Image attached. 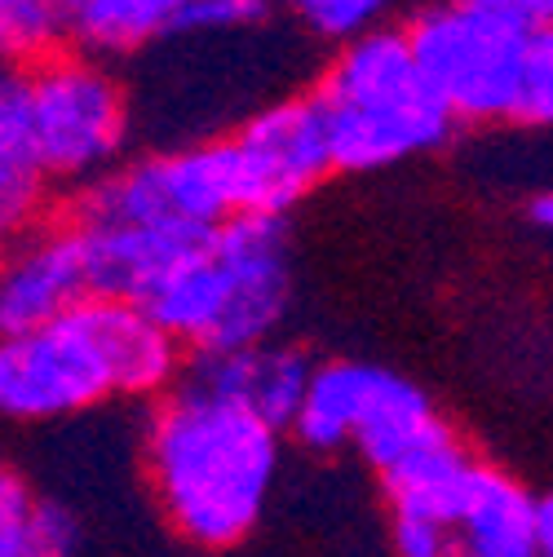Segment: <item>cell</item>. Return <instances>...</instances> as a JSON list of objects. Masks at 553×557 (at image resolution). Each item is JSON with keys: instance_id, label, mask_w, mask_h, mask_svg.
Segmentation results:
<instances>
[{"instance_id": "cell-1", "label": "cell", "mask_w": 553, "mask_h": 557, "mask_svg": "<svg viewBox=\"0 0 553 557\" xmlns=\"http://www.w3.org/2000/svg\"><path fill=\"white\" fill-rule=\"evenodd\" d=\"M143 465L169 531L222 553L261 527L284 469V434L186 376L151 411Z\"/></svg>"}, {"instance_id": "cell-2", "label": "cell", "mask_w": 553, "mask_h": 557, "mask_svg": "<svg viewBox=\"0 0 553 557\" xmlns=\"http://www.w3.org/2000/svg\"><path fill=\"white\" fill-rule=\"evenodd\" d=\"M147 310L195 359L280 341L293 310L288 218H231L164 278Z\"/></svg>"}, {"instance_id": "cell-3", "label": "cell", "mask_w": 553, "mask_h": 557, "mask_svg": "<svg viewBox=\"0 0 553 557\" xmlns=\"http://www.w3.org/2000/svg\"><path fill=\"white\" fill-rule=\"evenodd\" d=\"M336 173H377L447 147L452 111L426 81L403 27L341 45L315 85Z\"/></svg>"}, {"instance_id": "cell-4", "label": "cell", "mask_w": 553, "mask_h": 557, "mask_svg": "<svg viewBox=\"0 0 553 557\" xmlns=\"http://www.w3.org/2000/svg\"><path fill=\"white\" fill-rule=\"evenodd\" d=\"M27 102L49 186L85 190L124 164L133 111L111 62L62 45L27 66Z\"/></svg>"}, {"instance_id": "cell-5", "label": "cell", "mask_w": 553, "mask_h": 557, "mask_svg": "<svg viewBox=\"0 0 553 557\" xmlns=\"http://www.w3.org/2000/svg\"><path fill=\"white\" fill-rule=\"evenodd\" d=\"M66 218L81 226L213 235L218 226L239 218V182L226 137L124 160L102 182L76 190V203Z\"/></svg>"}, {"instance_id": "cell-6", "label": "cell", "mask_w": 553, "mask_h": 557, "mask_svg": "<svg viewBox=\"0 0 553 557\" xmlns=\"http://www.w3.org/2000/svg\"><path fill=\"white\" fill-rule=\"evenodd\" d=\"M403 32L426 81L434 85L456 124L518 120L531 58V36L523 27L474 5V0H439Z\"/></svg>"}, {"instance_id": "cell-7", "label": "cell", "mask_w": 553, "mask_h": 557, "mask_svg": "<svg viewBox=\"0 0 553 557\" xmlns=\"http://www.w3.org/2000/svg\"><path fill=\"white\" fill-rule=\"evenodd\" d=\"M107 398H115V376L89 319V301L40 332L0 336V416L5 421L49 425L85 416Z\"/></svg>"}, {"instance_id": "cell-8", "label": "cell", "mask_w": 553, "mask_h": 557, "mask_svg": "<svg viewBox=\"0 0 553 557\" xmlns=\"http://www.w3.org/2000/svg\"><path fill=\"white\" fill-rule=\"evenodd\" d=\"M226 147L239 182V213L288 218L336 173L315 94L266 102L235 133H226Z\"/></svg>"}, {"instance_id": "cell-9", "label": "cell", "mask_w": 553, "mask_h": 557, "mask_svg": "<svg viewBox=\"0 0 553 557\" xmlns=\"http://www.w3.org/2000/svg\"><path fill=\"white\" fill-rule=\"evenodd\" d=\"M85 248L72 222H36L0 248V336L40 332L89 301Z\"/></svg>"}, {"instance_id": "cell-10", "label": "cell", "mask_w": 553, "mask_h": 557, "mask_svg": "<svg viewBox=\"0 0 553 557\" xmlns=\"http://www.w3.org/2000/svg\"><path fill=\"white\" fill-rule=\"evenodd\" d=\"M456 438L452 425L434 398L390 368L364 363V385H359V407H355V434L351 447L385 478L390 469L417 460L421 451Z\"/></svg>"}, {"instance_id": "cell-11", "label": "cell", "mask_w": 553, "mask_h": 557, "mask_svg": "<svg viewBox=\"0 0 553 557\" xmlns=\"http://www.w3.org/2000/svg\"><path fill=\"white\" fill-rule=\"evenodd\" d=\"M186 376L209 394L226 398L231 407L266 421L270 430L288 434L302 411V398L310 389L315 363L288 341H266V345H248V350H231V355L191 359Z\"/></svg>"}, {"instance_id": "cell-12", "label": "cell", "mask_w": 553, "mask_h": 557, "mask_svg": "<svg viewBox=\"0 0 553 557\" xmlns=\"http://www.w3.org/2000/svg\"><path fill=\"white\" fill-rule=\"evenodd\" d=\"M72 226L85 248L89 293L102 301H133V306H147L164 278L209 239V235L147 231V226H81V222Z\"/></svg>"}, {"instance_id": "cell-13", "label": "cell", "mask_w": 553, "mask_h": 557, "mask_svg": "<svg viewBox=\"0 0 553 557\" xmlns=\"http://www.w3.org/2000/svg\"><path fill=\"white\" fill-rule=\"evenodd\" d=\"M452 535L460 557H540V496L509 469L474 460Z\"/></svg>"}, {"instance_id": "cell-14", "label": "cell", "mask_w": 553, "mask_h": 557, "mask_svg": "<svg viewBox=\"0 0 553 557\" xmlns=\"http://www.w3.org/2000/svg\"><path fill=\"white\" fill-rule=\"evenodd\" d=\"M49 177L40 164L32 102H27V72L0 66V218L14 226V235L45 222Z\"/></svg>"}, {"instance_id": "cell-15", "label": "cell", "mask_w": 553, "mask_h": 557, "mask_svg": "<svg viewBox=\"0 0 553 557\" xmlns=\"http://www.w3.org/2000/svg\"><path fill=\"white\" fill-rule=\"evenodd\" d=\"M191 5L195 0H72L66 45L102 62H120L182 32Z\"/></svg>"}, {"instance_id": "cell-16", "label": "cell", "mask_w": 553, "mask_h": 557, "mask_svg": "<svg viewBox=\"0 0 553 557\" xmlns=\"http://www.w3.org/2000/svg\"><path fill=\"white\" fill-rule=\"evenodd\" d=\"M474 460L478 456H469L460 438H447V443L421 451L417 460L390 469L381 478L385 500H390V518L394 513H403V518H434V522L452 527V513H456V505L465 496V482L474 473Z\"/></svg>"}, {"instance_id": "cell-17", "label": "cell", "mask_w": 553, "mask_h": 557, "mask_svg": "<svg viewBox=\"0 0 553 557\" xmlns=\"http://www.w3.org/2000/svg\"><path fill=\"white\" fill-rule=\"evenodd\" d=\"M359 385H364V363H359V359L319 363L288 434H293L306 451H319V456L345 451V447H351V434H355Z\"/></svg>"}, {"instance_id": "cell-18", "label": "cell", "mask_w": 553, "mask_h": 557, "mask_svg": "<svg viewBox=\"0 0 553 557\" xmlns=\"http://www.w3.org/2000/svg\"><path fill=\"white\" fill-rule=\"evenodd\" d=\"M72 0H0V66H36L66 45Z\"/></svg>"}, {"instance_id": "cell-19", "label": "cell", "mask_w": 553, "mask_h": 557, "mask_svg": "<svg viewBox=\"0 0 553 557\" xmlns=\"http://www.w3.org/2000/svg\"><path fill=\"white\" fill-rule=\"evenodd\" d=\"M40 496L32 492V482L0 465V557H36L32 553V522H36Z\"/></svg>"}, {"instance_id": "cell-20", "label": "cell", "mask_w": 553, "mask_h": 557, "mask_svg": "<svg viewBox=\"0 0 553 557\" xmlns=\"http://www.w3.org/2000/svg\"><path fill=\"white\" fill-rule=\"evenodd\" d=\"M270 10L257 0H195L191 14L182 18V36H199V40H218V36H239L248 27H257Z\"/></svg>"}, {"instance_id": "cell-21", "label": "cell", "mask_w": 553, "mask_h": 557, "mask_svg": "<svg viewBox=\"0 0 553 557\" xmlns=\"http://www.w3.org/2000/svg\"><path fill=\"white\" fill-rule=\"evenodd\" d=\"M518 124L553 128V32L531 36L527 81H523V102H518Z\"/></svg>"}, {"instance_id": "cell-22", "label": "cell", "mask_w": 553, "mask_h": 557, "mask_svg": "<svg viewBox=\"0 0 553 557\" xmlns=\"http://www.w3.org/2000/svg\"><path fill=\"white\" fill-rule=\"evenodd\" d=\"M81 544H85L81 518L62 500H45L40 496L36 522H32V553L36 557H81Z\"/></svg>"}, {"instance_id": "cell-23", "label": "cell", "mask_w": 553, "mask_h": 557, "mask_svg": "<svg viewBox=\"0 0 553 557\" xmlns=\"http://www.w3.org/2000/svg\"><path fill=\"white\" fill-rule=\"evenodd\" d=\"M390 544H394V557H460L452 527L434 522V518L394 513L390 518Z\"/></svg>"}, {"instance_id": "cell-24", "label": "cell", "mask_w": 553, "mask_h": 557, "mask_svg": "<svg viewBox=\"0 0 553 557\" xmlns=\"http://www.w3.org/2000/svg\"><path fill=\"white\" fill-rule=\"evenodd\" d=\"M474 5L492 10L501 18H509L514 27H523L527 36L553 32V0H474Z\"/></svg>"}, {"instance_id": "cell-25", "label": "cell", "mask_w": 553, "mask_h": 557, "mask_svg": "<svg viewBox=\"0 0 553 557\" xmlns=\"http://www.w3.org/2000/svg\"><path fill=\"white\" fill-rule=\"evenodd\" d=\"M527 222L544 235H553V186H540L531 199H527Z\"/></svg>"}, {"instance_id": "cell-26", "label": "cell", "mask_w": 553, "mask_h": 557, "mask_svg": "<svg viewBox=\"0 0 553 557\" xmlns=\"http://www.w3.org/2000/svg\"><path fill=\"white\" fill-rule=\"evenodd\" d=\"M540 557H553V492L540 496Z\"/></svg>"}, {"instance_id": "cell-27", "label": "cell", "mask_w": 553, "mask_h": 557, "mask_svg": "<svg viewBox=\"0 0 553 557\" xmlns=\"http://www.w3.org/2000/svg\"><path fill=\"white\" fill-rule=\"evenodd\" d=\"M257 5H266V10H297L302 0H257Z\"/></svg>"}, {"instance_id": "cell-28", "label": "cell", "mask_w": 553, "mask_h": 557, "mask_svg": "<svg viewBox=\"0 0 553 557\" xmlns=\"http://www.w3.org/2000/svg\"><path fill=\"white\" fill-rule=\"evenodd\" d=\"M10 239H14V226H10V222H5V218H0V248H5V244H10Z\"/></svg>"}]
</instances>
